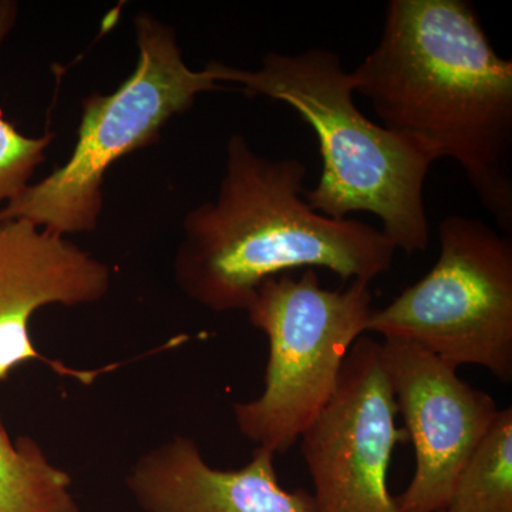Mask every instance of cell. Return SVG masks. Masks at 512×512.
<instances>
[{
	"instance_id": "4fadbf2b",
	"label": "cell",
	"mask_w": 512,
	"mask_h": 512,
	"mask_svg": "<svg viewBox=\"0 0 512 512\" xmlns=\"http://www.w3.org/2000/svg\"><path fill=\"white\" fill-rule=\"evenodd\" d=\"M18 3L0 2V45L18 20ZM55 134L29 137L3 117L0 110V204L12 201L30 185V178L45 161L47 148Z\"/></svg>"
},
{
	"instance_id": "6da1fadb",
	"label": "cell",
	"mask_w": 512,
	"mask_h": 512,
	"mask_svg": "<svg viewBox=\"0 0 512 512\" xmlns=\"http://www.w3.org/2000/svg\"><path fill=\"white\" fill-rule=\"evenodd\" d=\"M382 126L433 161L463 168L505 234L512 229V62L466 0H392L382 37L350 72Z\"/></svg>"
},
{
	"instance_id": "30bf717a",
	"label": "cell",
	"mask_w": 512,
	"mask_h": 512,
	"mask_svg": "<svg viewBox=\"0 0 512 512\" xmlns=\"http://www.w3.org/2000/svg\"><path fill=\"white\" fill-rule=\"evenodd\" d=\"M127 487L144 512H315L312 494L279 483L271 451L256 447L247 466L218 470L184 436L138 458Z\"/></svg>"
},
{
	"instance_id": "5b68a950",
	"label": "cell",
	"mask_w": 512,
	"mask_h": 512,
	"mask_svg": "<svg viewBox=\"0 0 512 512\" xmlns=\"http://www.w3.org/2000/svg\"><path fill=\"white\" fill-rule=\"evenodd\" d=\"M372 301L370 284L323 288L316 269L259 286L245 311L268 339L269 356L262 393L234 404L242 436L275 456L299 440L332 399L350 349L366 335Z\"/></svg>"
},
{
	"instance_id": "ba28073f",
	"label": "cell",
	"mask_w": 512,
	"mask_h": 512,
	"mask_svg": "<svg viewBox=\"0 0 512 512\" xmlns=\"http://www.w3.org/2000/svg\"><path fill=\"white\" fill-rule=\"evenodd\" d=\"M397 414L414 447L412 481L396 500L399 512H443L461 470L500 409L429 350L399 339L379 342Z\"/></svg>"
},
{
	"instance_id": "7c38bea8",
	"label": "cell",
	"mask_w": 512,
	"mask_h": 512,
	"mask_svg": "<svg viewBox=\"0 0 512 512\" xmlns=\"http://www.w3.org/2000/svg\"><path fill=\"white\" fill-rule=\"evenodd\" d=\"M443 512H512V407L500 409Z\"/></svg>"
},
{
	"instance_id": "277c9868",
	"label": "cell",
	"mask_w": 512,
	"mask_h": 512,
	"mask_svg": "<svg viewBox=\"0 0 512 512\" xmlns=\"http://www.w3.org/2000/svg\"><path fill=\"white\" fill-rule=\"evenodd\" d=\"M134 28L136 69L113 93L83 100L69 160L3 205L0 222L28 220L60 237L94 231L111 165L158 143L168 121L190 110L197 96L221 89L211 62L202 70L187 66L174 28L150 13H138Z\"/></svg>"
},
{
	"instance_id": "8992f818",
	"label": "cell",
	"mask_w": 512,
	"mask_h": 512,
	"mask_svg": "<svg viewBox=\"0 0 512 512\" xmlns=\"http://www.w3.org/2000/svg\"><path fill=\"white\" fill-rule=\"evenodd\" d=\"M429 274L382 309L366 333L414 343L453 367L512 382V241L485 222L450 215Z\"/></svg>"
},
{
	"instance_id": "8fae6325",
	"label": "cell",
	"mask_w": 512,
	"mask_h": 512,
	"mask_svg": "<svg viewBox=\"0 0 512 512\" xmlns=\"http://www.w3.org/2000/svg\"><path fill=\"white\" fill-rule=\"evenodd\" d=\"M72 477L30 437L10 439L0 417V512H80Z\"/></svg>"
},
{
	"instance_id": "9c48e42d",
	"label": "cell",
	"mask_w": 512,
	"mask_h": 512,
	"mask_svg": "<svg viewBox=\"0 0 512 512\" xmlns=\"http://www.w3.org/2000/svg\"><path fill=\"white\" fill-rule=\"evenodd\" d=\"M109 266L69 239L28 220L0 222V382L13 370L42 362L57 375L90 384L101 372L76 370L40 355L30 319L43 306H83L110 291Z\"/></svg>"
},
{
	"instance_id": "7a4b0ae2",
	"label": "cell",
	"mask_w": 512,
	"mask_h": 512,
	"mask_svg": "<svg viewBox=\"0 0 512 512\" xmlns=\"http://www.w3.org/2000/svg\"><path fill=\"white\" fill-rule=\"evenodd\" d=\"M306 174L302 161L261 156L232 134L217 198L185 215L173 266L178 288L210 311L231 312L245 311L269 278L296 269H328L348 284L387 274L393 242L363 222L313 211Z\"/></svg>"
},
{
	"instance_id": "52a82bcc",
	"label": "cell",
	"mask_w": 512,
	"mask_h": 512,
	"mask_svg": "<svg viewBox=\"0 0 512 512\" xmlns=\"http://www.w3.org/2000/svg\"><path fill=\"white\" fill-rule=\"evenodd\" d=\"M379 346L367 335L357 339L332 399L299 437L315 512H399L387 476L409 436L397 426Z\"/></svg>"
},
{
	"instance_id": "3957f363",
	"label": "cell",
	"mask_w": 512,
	"mask_h": 512,
	"mask_svg": "<svg viewBox=\"0 0 512 512\" xmlns=\"http://www.w3.org/2000/svg\"><path fill=\"white\" fill-rule=\"evenodd\" d=\"M211 64L218 83L281 101L315 131L322 174L313 190L303 192L313 211L335 220L367 212L379 218L397 251L412 255L429 248L424 185L433 158L360 111L338 53L319 47L295 55L272 52L256 70Z\"/></svg>"
}]
</instances>
